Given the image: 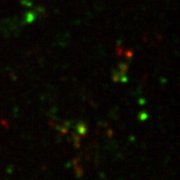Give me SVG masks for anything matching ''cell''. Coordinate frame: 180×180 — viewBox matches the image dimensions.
Wrapping results in <instances>:
<instances>
[{
	"instance_id": "6da1fadb",
	"label": "cell",
	"mask_w": 180,
	"mask_h": 180,
	"mask_svg": "<svg viewBox=\"0 0 180 180\" xmlns=\"http://www.w3.org/2000/svg\"><path fill=\"white\" fill-rule=\"evenodd\" d=\"M147 119V114L145 113V112H142L141 115H140V120H146Z\"/></svg>"
}]
</instances>
